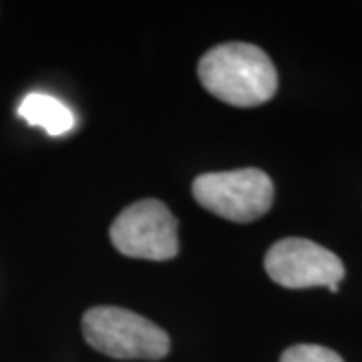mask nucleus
Returning <instances> with one entry per match:
<instances>
[{"mask_svg": "<svg viewBox=\"0 0 362 362\" xmlns=\"http://www.w3.org/2000/svg\"><path fill=\"white\" fill-rule=\"evenodd\" d=\"M207 93L233 107H258L278 89V73L270 57L250 42H226L207 51L197 65Z\"/></svg>", "mask_w": 362, "mask_h": 362, "instance_id": "1", "label": "nucleus"}, {"mask_svg": "<svg viewBox=\"0 0 362 362\" xmlns=\"http://www.w3.org/2000/svg\"><path fill=\"white\" fill-rule=\"evenodd\" d=\"M83 334L90 346L111 358L159 361L169 352V337L163 328L141 314L97 306L83 316Z\"/></svg>", "mask_w": 362, "mask_h": 362, "instance_id": "2", "label": "nucleus"}, {"mask_svg": "<svg viewBox=\"0 0 362 362\" xmlns=\"http://www.w3.org/2000/svg\"><path fill=\"white\" fill-rule=\"evenodd\" d=\"M195 202L223 220L247 223L268 214L274 202V183L262 169H233L195 177Z\"/></svg>", "mask_w": 362, "mask_h": 362, "instance_id": "3", "label": "nucleus"}, {"mask_svg": "<svg viewBox=\"0 0 362 362\" xmlns=\"http://www.w3.org/2000/svg\"><path fill=\"white\" fill-rule=\"evenodd\" d=\"M111 242L127 258L163 262L177 256V220L159 199H141L125 207L111 226Z\"/></svg>", "mask_w": 362, "mask_h": 362, "instance_id": "4", "label": "nucleus"}, {"mask_svg": "<svg viewBox=\"0 0 362 362\" xmlns=\"http://www.w3.org/2000/svg\"><path fill=\"white\" fill-rule=\"evenodd\" d=\"M264 268L276 284L300 290L324 286L338 292L344 264L334 252L304 238H284L268 250Z\"/></svg>", "mask_w": 362, "mask_h": 362, "instance_id": "5", "label": "nucleus"}, {"mask_svg": "<svg viewBox=\"0 0 362 362\" xmlns=\"http://www.w3.org/2000/svg\"><path fill=\"white\" fill-rule=\"evenodd\" d=\"M18 115L28 125L45 129L52 137H61L75 129V113L57 97L45 93H30L18 105Z\"/></svg>", "mask_w": 362, "mask_h": 362, "instance_id": "6", "label": "nucleus"}, {"mask_svg": "<svg viewBox=\"0 0 362 362\" xmlns=\"http://www.w3.org/2000/svg\"><path fill=\"white\" fill-rule=\"evenodd\" d=\"M280 362H344L334 350L320 344H294L284 350Z\"/></svg>", "mask_w": 362, "mask_h": 362, "instance_id": "7", "label": "nucleus"}]
</instances>
